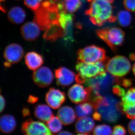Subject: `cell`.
<instances>
[{
    "label": "cell",
    "mask_w": 135,
    "mask_h": 135,
    "mask_svg": "<svg viewBox=\"0 0 135 135\" xmlns=\"http://www.w3.org/2000/svg\"><path fill=\"white\" fill-rule=\"evenodd\" d=\"M77 135H88L87 134H79Z\"/></svg>",
    "instance_id": "44"
},
{
    "label": "cell",
    "mask_w": 135,
    "mask_h": 135,
    "mask_svg": "<svg viewBox=\"0 0 135 135\" xmlns=\"http://www.w3.org/2000/svg\"><path fill=\"white\" fill-rule=\"evenodd\" d=\"M79 61L86 63H94L105 61L108 59L103 49L92 45L80 49L77 53Z\"/></svg>",
    "instance_id": "8"
},
{
    "label": "cell",
    "mask_w": 135,
    "mask_h": 135,
    "mask_svg": "<svg viewBox=\"0 0 135 135\" xmlns=\"http://www.w3.org/2000/svg\"><path fill=\"white\" fill-rule=\"evenodd\" d=\"M33 79L35 84L41 88H46L53 82V73L49 68L42 66L34 71Z\"/></svg>",
    "instance_id": "12"
},
{
    "label": "cell",
    "mask_w": 135,
    "mask_h": 135,
    "mask_svg": "<svg viewBox=\"0 0 135 135\" xmlns=\"http://www.w3.org/2000/svg\"><path fill=\"white\" fill-rule=\"evenodd\" d=\"M57 84L65 88L69 86L75 80L76 75L73 71L66 68L60 67L55 70Z\"/></svg>",
    "instance_id": "13"
},
{
    "label": "cell",
    "mask_w": 135,
    "mask_h": 135,
    "mask_svg": "<svg viewBox=\"0 0 135 135\" xmlns=\"http://www.w3.org/2000/svg\"><path fill=\"white\" fill-rule=\"evenodd\" d=\"M24 51L19 44H11L6 47L4 51V58L11 64L19 62L23 58Z\"/></svg>",
    "instance_id": "15"
},
{
    "label": "cell",
    "mask_w": 135,
    "mask_h": 135,
    "mask_svg": "<svg viewBox=\"0 0 135 135\" xmlns=\"http://www.w3.org/2000/svg\"><path fill=\"white\" fill-rule=\"evenodd\" d=\"M59 23L60 26L64 29V36L66 41L73 40L72 26L74 16L72 15L69 14L67 11H59Z\"/></svg>",
    "instance_id": "16"
},
{
    "label": "cell",
    "mask_w": 135,
    "mask_h": 135,
    "mask_svg": "<svg viewBox=\"0 0 135 135\" xmlns=\"http://www.w3.org/2000/svg\"><path fill=\"white\" fill-rule=\"evenodd\" d=\"M94 110L95 108L94 104L88 100L79 104L75 107L76 116L79 118L90 115Z\"/></svg>",
    "instance_id": "25"
},
{
    "label": "cell",
    "mask_w": 135,
    "mask_h": 135,
    "mask_svg": "<svg viewBox=\"0 0 135 135\" xmlns=\"http://www.w3.org/2000/svg\"><path fill=\"white\" fill-rule=\"evenodd\" d=\"M38 100V97L31 95L28 98L27 101L29 103L34 104L37 102Z\"/></svg>",
    "instance_id": "37"
},
{
    "label": "cell",
    "mask_w": 135,
    "mask_h": 135,
    "mask_svg": "<svg viewBox=\"0 0 135 135\" xmlns=\"http://www.w3.org/2000/svg\"><path fill=\"white\" fill-rule=\"evenodd\" d=\"M57 135H74L72 133H70V132H68V131H64L60 132Z\"/></svg>",
    "instance_id": "39"
},
{
    "label": "cell",
    "mask_w": 135,
    "mask_h": 135,
    "mask_svg": "<svg viewBox=\"0 0 135 135\" xmlns=\"http://www.w3.org/2000/svg\"><path fill=\"white\" fill-rule=\"evenodd\" d=\"M62 122L58 117L53 116L47 122V126L53 133L60 132L62 129Z\"/></svg>",
    "instance_id": "27"
},
{
    "label": "cell",
    "mask_w": 135,
    "mask_h": 135,
    "mask_svg": "<svg viewBox=\"0 0 135 135\" xmlns=\"http://www.w3.org/2000/svg\"><path fill=\"white\" fill-rule=\"evenodd\" d=\"M0 101H1V112L2 113L4 110L5 106V99L3 97L2 95H1L0 97Z\"/></svg>",
    "instance_id": "36"
},
{
    "label": "cell",
    "mask_w": 135,
    "mask_h": 135,
    "mask_svg": "<svg viewBox=\"0 0 135 135\" xmlns=\"http://www.w3.org/2000/svg\"><path fill=\"white\" fill-rule=\"evenodd\" d=\"M64 36V30L60 23H55L51 24L46 29L43 38L47 40L54 41Z\"/></svg>",
    "instance_id": "19"
},
{
    "label": "cell",
    "mask_w": 135,
    "mask_h": 135,
    "mask_svg": "<svg viewBox=\"0 0 135 135\" xmlns=\"http://www.w3.org/2000/svg\"><path fill=\"white\" fill-rule=\"evenodd\" d=\"M16 127V122L15 118L10 114H5L0 119V128L2 132L10 133L13 132Z\"/></svg>",
    "instance_id": "23"
},
{
    "label": "cell",
    "mask_w": 135,
    "mask_h": 135,
    "mask_svg": "<svg viewBox=\"0 0 135 135\" xmlns=\"http://www.w3.org/2000/svg\"><path fill=\"white\" fill-rule=\"evenodd\" d=\"M96 32L114 51L117 50V47L122 45L124 41L125 33L119 27H105L98 29Z\"/></svg>",
    "instance_id": "6"
},
{
    "label": "cell",
    "mask_w": 135,
    "mask_h": 135,
    "mask_svg": "<svg viewBox=\"0 0 135 135\" xmlns=\"http://www.w3.org/2000/svg\"><path fill=\"white\" fill-rule=\"evenodd\" d=\"M40 29L34 22H28L22 26L21 32L22 37L28 41H33L40 36Z\"/></svg>",
    "instance_id": "17"
},
{
    "label": "cell",
    "mask_w": 135,
    "mask_h": 135,
    "mask_svg": "<svg viewBox=\"0 0 135 135\" xmlns=\"http://www.w3.org/2000/svg\"><path fill=\"white\" fill-rule=\"evenodd\" d=\"M25 62L29 70L35 71L44 63L43 57L35 51L28 52L25 56Z\"/></svg>",
    "instance_id": "20"
},
{
    "label": "cell",
    "mask_w": 135,
    "mask_h": 135,
    "mask_svg": "<svg viewBox=\"0 0 135 135\" xmlns=\"http://www.w3.org/2000/svg\"><path fill=\"white\" fill-rule=\"evenodd\" d=\"M17 1H19V0H17Z\"/></svg>",
    "instance_id": "47"
},
{
    "label": "cell",
    "mask_w": 135,
    "mask_h": 135,
    "mask_svg": "<svg viewBox=\"0 0 135 135\" xmlns=\"http://www.w3.org/2000/svg\"><path fill=\"white\" fill-rule=\"evenodd\" d=\"M76 114L72 107L65 106L61 107L57 112V117L65 126L71 125L74 122Z\"/></svg>",
    "instance_id": "21"
},
{
    "label": "cell",
    "mask_w": 135,
    "mask_h": 135,
    "mask_svg": "<svg viewBox=\"0 0 135 135\" xmlns=\"http://www.w3.org/2000/svg\"><path fill=\"white\" fill-rule=\"evenodd\" d=\"M117 18L121 26L127 27L130 25L132 18L129 11L121 10L118 12Z\"/></svg>",
    "instance_id": "26"
},
{
    "label": "cell",
    "mask_w": 135,
    "mask_h": 135,
    "mask_svg": "<svg viewBox=\"0 0 135 135\" xmlns=\"http://www.w3.org/2000/svg\"><path fill=\"white\" fill-rule=\"evenodd\" d=\"M33 22L41 30L45 31L52 23H59V13L55 3L44 1L40 7L35 11Z\"/></svg>",
    "instance_id": "3"
},
{
    "label": "cell",
    "mask_w": 135,
    "mask_h": 135,
    "mask_svg": "<svg viewBox=\"0 0 135 135\" xmlns=\"http://www.w3.org/2000/svg\"><path fill=\"white\" fill-rule=\"evenodd\" d=\"M89 3V8L85 11V14L89 17L93 24L101 26L107 22L116 21L117 17L113 15L110 3L104 0H92Z\"/></svg>",
    "instance_id": "2"
},
{
    "label": "cell",
    "mask_w": 135,
    "mask_h": 135,
    "mask_svg": "<svg viewBox=\"0 0 135 135\" xmlns=\"http://www.w3.org/2000/svg\"><path fill=\"white\" fill-rule=\"evenodd\" d=\"M34 114L38 119L46 122L49 121L54 116L49 107L43 104H40L35 106Z\"/></svg>",
    "instance_id": "24"
},
{
    "label": "cell",
    "mask_w": 135,
    "mask_h": 135,
    "mask_svg": "<svg viewBox=\"0 0 135 135\" xmlns=\"http://www.w3.org/2000/svg\"><path fill=\"white\" fill-rule=\"evenodd\" d=\"M95 126V122L92 118L85 116L78 118L75 122V130L80 134H87L92 132Z\"/></svg>",
    "instance_id": "18"
},
{
    "label": "cell",
    "mask_w": 135,
    "mask_h": 135,
    "mask_svg": "<svg viewBox=\"0 0 135 135\" xmlns=\"http://www.w3.org/2000/svg\"><path fill=\"white\" fill-rule=\"evenodd\" d=\"M106 60L94 63H86L78 61L75 65V69L79 74L76 76L75 80L79 83H83L87 79L100 75L105 72Z\"/></svg>",
    "instance_id": "5"
},
{
    "label": "cell",
    "mask_w": 135,
    "mask_h": 135,
    "mask_svg": "<svg viewBox=\"0 0 135 135\" xmlns=\"http://www.w3.org/2000/svg\"><path fill=\"white\" fill-rule=\"evenodd\" d=\"M66 9L73 13L79 9L81 6V0H62Z\"/></svg>",
    "instance_id": "28"
},
{
    "label": "cell",
    "mask_w": 135,
    "mask_h": 135,
    "mask_svg": "<svg viewBox=\"0 0 135 135\" xmlns=\"http://www.w3.org/2000/svg\"><path fill=\"white\" fill-rule=\"evenodd\" d=\"M22 113H23V115L25 117L28 116L30 114L29 110L26 108H24L23 109V111H22Z\"/></svg>",
    "instance_id": "38"
},
{
    "label": "cell",
    "mask_w": 135,
    "mask_h": 135,
    "mask_svg": "<svg viewBox=\"0 0 135 135\" xmlns=\"http://www.w3.org/2000/svg\"><path fill=\"white\" fill-rule=\"evenodd\" d=\"M123 5L128 11L135 12V0H123Z\"/></svg>",
    "instance_id": "31"
},
{
    "label": "cell",
    "mask_w": 135,
    "mask_h": 135,
    "mask_svg": "<svg viewBox=\"0 0 135 135\" xmlns=\"http://www.w3.org/2000/svg\"><path fill=\"white\" fill-rule=\"evenodd\" d=\"M120 84L126 88L130 86L132 84V81L131 80L128 79H124L121 80Z\"/></svg>",
    "instance_id": "35"
},
{
    "label": "cell",
    "mask_w": 135,
    "mask_h": 135,
    "mask_svg": "<svg viewBox=\"0 0 135 135\" xmlns=\"http://www.w3.org/2000/svg\"><path fill=\"white\" fill-rule=\"evenodd\" d=\"M42 2V0H24L25 5L34 11L40 7Z\"/></svg>",
    "instance_id": "30"
},
{
    "label": "cell",
    "mask_w": 135,
    "mask_h": 135,
    "mask_svg": "<svg viewBox=\"0 0 135 135\" xmlns=\"http://www.w3.org/2000/svg\"><path fill=\"white\" fill-rule=\"evenodd\" d=\"M21 130L24 135H53L51 131L44 123L34 121L31 119L22 124Z\"/></svg>",
    "instance_id": "9"
},
{
    "label": "cell",
    "mask_w": 135,
    "mask_h": 135,
    "mask_svg": "<svg viewBox=\"0 0 135 135\" xmlns=\"http://www.w3.org/2000/svg\"><path fill=\"white\" fill-rule=\"evenodd\" d=\"M92 1V0H87L88 2H90L91 1ZM104 1H106L108 2H109L110 3H112L113 2L114 0H104Z\"/></svg>",
    "instance_id": "42"
},
{
    "label": "cell",
    "mask_w": 135,
    "mask_h": 135,
    "mask_svg": "<svg viewBox=\"0 0 135 135\" xmlns=\"http://www.w3.org/2000/svg\"><path fill=\"white\" fill-rule=\"evenodd\" d=\"M120 79L106 71L90 79H87L85 85L90 88L95 96H103L109 94L115 83L119 84Z\"/></svg>",
    "instance_id": "4"
},
{
    "label": "cell",
    "mask_w": 135,
    "mask_h": 135,
    "mask_svg": "<svg viewBox=\"0 0 135 135\" xmlns=\"http://www.w3.org/2000/svg\"><path fill=\"white\" fill-rule=\"evenodd\" d=\"M129 133L131 135H135V119L131 121L128 126Z\"/></svg>",
    "instance_id": "34"
},
{
    "label": "cell",
    "mask_w": 135,
    "mask_h": 135,
    "mask_svg": "<svg viewBox=\"0 0 135 135\" xmlns=\"http://www.w3.org/2000/svg\"><path fill=\"white\" fill-rule=\"evenodd\" d=\"M130 58L131 60H135V55L134 54H131L130 56Z\"/></svg>",
    "instance_id": "41"
},
{
    "label": "cell",
    "mask_w": 135,
    "mask_h": 135,
    "mask_svg": "<svg viewBox=\"0 0 135 135\" xmlns=\"http://www.w3.org/2000/svg\"><path fill=\"white\" fill-rule=\"evenodd\" d=\"M131 65L130 61L125 56H116L108 59L105 64L107 71L114 77L126 76L130 71Z\"/></svg>",
    "instance_id": "7"
},
{
    "label": "cell",
    "mask_w": 135,
    "mask_h": 135,
    "mask_svg": "<svg viewBox=\"0 0 135 135\" xmlns=\"http://www.w3.org/2000/svg\"><path fill=\"white\" fill-rule=\"evenodd\" d=\"M65 92L54 88H50L46 96V102L52 109H58L65 101Z\"/></svg>",
    "instance_id": "14"
},
{
    "label": "cell",
    "mask_w": 135,
    "mask_h": 135,
    "mask_svg": "<svg viewBox=\"0 0 135 135\" xmlns=\"http://www.w3.org/2000/svg\"><path fill=\"white\" fill-rule=\"evenodd\" d=\"M11 64L9 62H5L4 63V66L6 67H9L11 66Z\"/></svg>",
    "instance_id": "40"
},
{
    "label": "cell",
    "mask_w": 135,
    "mask_h": 135,
    "mask_svg": "<svg viewBox=\"0 0 135 135\" xmlns=\"http://www.w3.org/2000/svg\"><path fill=\"white\" fill-rule=\"evenodd\" d=\"M133 73H134V75L135 76V63L134 64V65L133 66Z\"/></svg>",
    "instance_id": "43"
},
{
    "label": "cell",
    "mask_w": 135,
    "mask_h": 135,
    "mask_svg": "<svg viewBox=\"0 0 135 135\" xmlns=\"http://www.w3.org/2000/svg\"><path fill=\"white\" fill-rule=\"evenodd\" d=\"M92 91L89 87L84 88L82 85L77 84L70 88L68 95L72 102L79 104L88 101Z\"/></svg>",
    "instance_id": "11"
},
{
    "label": "cell",
    "mask_w": 135,
    "mask_h": 135,
    "mask_svg": "<svg viewBox=\"0 0 135 135\" xmlns=\"http://www.w3.org/2000/svg\"><path fill=\"white\" fill-rule=\"evenodd\" d=\"M112 135H115V134H112Z\"/></svg>",
    "instance_id": "46"
},
{
    "label": "cell",
    "mask_w": 135,
    "mask_h": 135,
    "mask_svg": "<svg viewBox=\"0 0 135 135\" xmlns=\"http://www.w3.org/2000/svg\"><path fill=\"white\" fill-rule=\"evenodd\" d=\"M8 17L10 22L12 24H20L23 23L25 19V12L20 7H13L9 11Z\"/></svg>",
    "instance_id": "22"
},
{
    "label": "cell",
    "mask_w": 135,
    "mask_h": 135,
    "mask_svg": "<svg viewBox=\"0 0 135 135\" xmlns=\"http://www.w3.org/2000/svg\"><path fill=\"white\" fill-rule=\"evenodd\" d=\"M113 134L116 135H126V129L121 125H117L113 128Z\"/></svg>",
    "instance_id": "33"
},
{
    "label": "cell",
    "mask_w": 135,
    "mask_h": 135,
    "mask_svg": "<svg viewBox=\"0 0 135 135\" xmlns=\"http://www.w3.org/2000/svg\"><path fill=\"white\" fill-rule=\"evenodd\" d=\"M4 0H1V2H2V1H4Z\"/></svg>",
    "instance_id": "45"
},
{
    "label": "cell",
    "mask_w": 135,
    "mask_h": 135,
    "mask_svg": "<svg viewBox=\"0 0 135 135\" xmlns=\"http://www.w3.org/2000/svg\"><path fill=\"white\" fill-rule=\"evenodd\" d=\"M112 91L114 94H116L118 96L123 97L126 91L123 88L121 87L119 85H114L112 89Z\"/></svg>",
    "instance_id": "32"
},
{
    "label": "cell",
    "mask_w": 135,
    "mask_h": 135,
    "mask_svg": "<svg viewBox=\"0 0 135 135\" xmlns=\"http://www.w3.org/2000/svg\"><path fill=\"white\" fill-rule=\"evenodd\" d=\"M95 110L101 116V120L111 123H116L121 114L120 102L114 97L107 94L95 96L92 101Z\"/></svg>",
    "instance_id": "1"
},
{
    "label": "cell",
    "mask_w": 135,
    "mask_h": 135,
    "mask_svg": "<svg viewBox=\"0 0 135 135\" xmlns=\"http://www.w3.org/2000/svg\"><path fill=\"white\" fill-rule=\"evenodd\" d=\"M112 134L110 127L106 124L97 126L94 131V135H112Z\"/></svg>",
    "instance_id": "29"
},
{
    "label": "cell",
    "mask_w": 135,
    "mask_h": 135,
    "mask_svg": "<svg viewBox=\"0 0 135 135\" xmlns=\"http://www.w3.org/2000/svg\"><path fill=\"white\" fill-rule=\"evenodd\" d=\"M122 111L129 119H135V87L131 88L122 97Z\"/></svg>",
    "instance_id": "10"
}]
</instances>
